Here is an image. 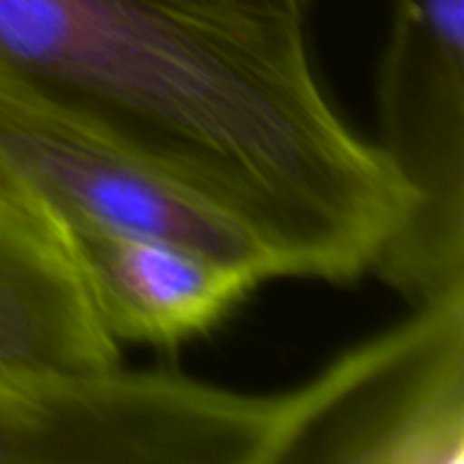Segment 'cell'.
I'll list each match as a JSON object with an SVG mask.
<instances>
[{
  "instance_id": "obj_4",
  "label": "cell",
  "mask_w": 464,
  "mask_h": 464,
  "mask_svg": "<svg viewBox=\"0 0 464 464\" xmlns=\"http://www.w3.org/2000/svg\"><path fill=\"white\" fill-rule=\"evenodd\" d=\"M294 392L283 464H464V296L411 307Z\"/></svg>"
},
{
  "instance_id": "obj_2",
  "label": "cell",
  "mask_w": 464,
  "mask_h": 464,
  "mask_svg": "<svg viewBox=\"0 0 464 464\" xmlns=\"http://www.w3.org/2000/svg\"><path fill=\"white\" fill-rule=\"evenodd\" d=\"M0 174L68 231L174 239L272 280H302L288 247L220 190L0 65Z\"/></svg>"
},
{
  "instance_id": "obj_3",
  "label": "cell",
  "mask_w": 464,
  "mask_h": 464,
  "mask_svg": "<svg viewBox=\"0 0 464 464\" xmlns=\"http://www.w3.org/2000/svg\"><path fill=\"white\" fill-rule=\"evenodd\" d=\"M375 120L411 212L372 275L408 307L464 296V0H392Z\"/></svg>"
},
{
  "instance_id": "obj_5",
  "label": "cell",
  "mask_w": 464,
  "mask_h": 464,
  "mask_svg": "<svg viewBox=\"0 0 464 464\" xmlns=\"http://www.w3.org/2000/svg\"><path fill=\"white\" fill-rule=\"evenodd\" d=\"M92 304L120 345L174 353L215 332L269 283L247 264L133 234H65Z\"/></svg>"
},
{
  "instance_id": "obj_1",
  "label": "cell",
  "mask_w": 464,
  "mask_h": 464,
  "mask_svg": "<svg viewBox=\"0 0 464 464\" xmlns=\"http://www.w3.org/2000/svg\"><path fill=\"white\" fill-rule=\"evenodd\" d=\"M0 65L237 201L302 280H362L411 212L326 90L310 27L155 0H0Z\"/></svg>"
},
{
  "instance_id": "obj_6",
  "label": "cell",
  "mask_w": 464,
  "mask_h": 464,
  "mask_svg": "<svg viewBox=\"0 0 464 464\" xmlns=\"http://www.w3.org/2000/svg\"><path fill=\"white\" fill-rule=\"evenodd\" d=\"M0 367L109 372L122 345L103 326L57 220L0 174Z\"/></svg>"
},
{
  "instance_id": "obj_7",
  "label": "cell",
  "mask_w": 464,
  "mask_h": 464,
  "mask_svg": "<svg viewBox=\"0 0 464 464\" xmlns=\"http://www.w3.org/2000/svg\"><path fill=\"white\" fill-rule=\"evenodd\" d=\"M177 11L239 22V24H294L310 27L318 0H155Z\"/></svg>"
}]
</instances>
